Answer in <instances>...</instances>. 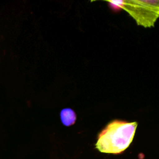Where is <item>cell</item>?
Wrapping results in <instances>:
<instances>
[{"label": "cell", "instance_id": "3957f363", "mask_svg": "<svg viewBox=\"0 0 159 159\" xmlns=\"http://www.w3.org/2000/svg\"><path fill=\"white\" fill-rule=\"evenodd\" d=\"M60 117L62 124L65 127H70V126L74 125L77 120L75 112L69 108L62 110L60 112Z\"/></svg>", "mask_w": 159, "mask_h": 159}, {"label": "cell", "instance_id": "6da1fadb", "mask_svg": "<svg viewBox=\"0 0 159 159\" xmlns=\"http://www.w3.org/2000/svg\"><path fill=\"white\" fill-rule=\"evenodd\" d=\"M137 127V122L113 120L99 134L96 148L102 153L121 154L131 144Z\"/></svg>", "mask_w": 159, "mask_h": 159}, {"label": "cell", "instance_id": "7a4b0ae2", "mask_svg": "<svg viewBox=\"0 0 159 159\" xmlns=\"http://www.w3.org/2000/svg\"><path fill=\"white\" fill-rule=\"evenodd\" d=\"M109 3L125 10L138 26L152 27L159 18V0L111 1Z\"/></svg>", "mask_w": 159, "mask_h": 159}]
</instances>
